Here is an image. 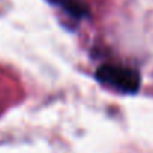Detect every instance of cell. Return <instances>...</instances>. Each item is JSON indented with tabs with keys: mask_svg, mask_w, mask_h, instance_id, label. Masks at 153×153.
<instances>
[{
	"mask_svg": "<svg viewBox=\"0 0 153 153\" xmlns=\"http://www.w3.org/2000/svg\"><path fill=\"white\" fill-rule=\"evenodd\" d=\"M96 78L99 83L128 95L137 93L141 84L140 74L135 69L113 63H105L99 66L96 71Z\"/></svg>",
	"mask_w": 153,
	"mask_h": 153,
	"instance_id": "cell-1",
	"label": "cell"
},
{
	"mask_svg": "<svg viewBox=\"0 0 153 153\" xmlns=\"http://www.w3.org/2000/svg\"><path fill=\"white\" fill-rule=\"evenodd\" d=\"M51 2H54L57 6H60L65 12H68L74 18H83L87 14V9L78 0H51Z\"/></svg>",
	"mask_w": 153,
	"mask_h": 153,
	"instance_id": "cell-2",
	"label": "cell"
}]
</instances>
